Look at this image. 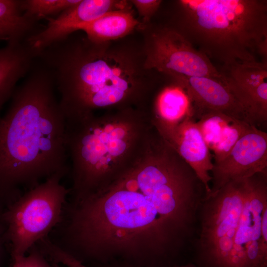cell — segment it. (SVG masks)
Returning <instances> with one entry per match:
<instances>
[{
  "label": "cell",
  "mask_w": 267,
  "mask_h": 267,
  "mask_svg": "<svg viewBox=\"0 0 267 267\" xmlns=\"http://www.w3.org/2000/svg\"><path fill=\"white\" fill-rule=\"evenodd\" d=\"M226 85L247 111L252 123L267 121V63L239 61L219 69Z\"/></svg>",
  "instance_id": "obj_11"
},
{
  "label": "cell",
  "mask_w": 267,
  "mask_h": 267,
  "mask_svg": "<svg viewBox=\"0 0 267 267\" xmlns=\"http://www.w3.org/2000/svg\"><path fill=\"white\" fill-rule=\"evenodd\" d=\"M167 24L222 65L267 62L266 0H178Z\"/></svg>",
  "instance_id": "obj_5"
},
{
  "label": "cell",
  "mask_w": 267,
  "mask_h": 267,
  "mask_svg": "<svg viewBox=\"0 0 267 267\" xmlns=\"http://www.w3.org/2000/svg\"><path fill=\"white\" fill-rule=\"evenodd\" d=\"M0 117V208L51 176L69 171L65 118L51 75L40 61Z\"/></svg>",
  "instance_id": "obj_3"
},
{
  "label": "cell",
  "mask_w": 267,
  "mask_h": 267,
  "mask_svg": "<svg viewBox=\"0 0 267 267\" xmlns=\"http://www.w3.org/2000/svg\"><path fill=\"white\" fill-rule=\"evenodd\" d=\"M129 5L125 0H81L56 18H48L46 25L29 36L25 42L36 53L80 31L83 26L104 14Z\"/></svg>",
  "instance_id": "obj_12"
},
{
  "label": "cell",
  "mask_w": 267,
  "mask_h": 267,
  "mask_svg": "<svg viewBox=\"0 0 267 267\" xmlns=\"http://www.w3.org/2000/svg\"><path fill=\"white\" fill-rule=\"evenodd\" d=\"M267 207V172L247 178L246 198L227 267H267L261 250V225Z\"/></svg>",
  "instance_id": "obj_9"
},
{
  "label": "cell",
  "mask_w": 267,
  "mask_h": 267,
  "mask_svg": "<svg viewBox=\"0 0 267 267\" xmlns=\"http://www.w3.org/2000/svg\"><path fill=\"white\" fill-rule=\"evenodd\" d=\"M157 130L193 169L208 195L211 191L212 156L195 119L189 116L174 126Z\"/></svg>",
  "instance_id": "obj_14"
},
{
  "label": "cell",
  "mask_w": 267,
  "mask_h": 267,
  "mask_svg": "<svg viewBox=\"0 0 267 267\" xmlns=\"http://www.w3.org/2000/svg\"><path fill=\"white\" fill-rule=\"evenodd\" d=\"M81 0H22L23 11L28 16L39 21L64 10L77 3Z\"/></svg>",
  "instance_id": "obj_20"
},
{
  "label": "cell",
  "mask_w": 267,
  "mask_h": 267,
  "mask_svg": "<svg viewBox=\"0 0 267 267\" xmlns=\"http://www.w3.org/2000/svg\"><path fill=\"white\" fill-rule=\"evenodd\" d=\"M110 267H134V266H123V265H116V266H113ZM166 267H197L195 265L188 264V265H186L184 266H181Z\"/></svg>",
  "instance_id": "obj_25"
},
{
  "label": "cell",
  "mask_w": 267,
  "mask_h": 267,
  "mask_svg": "<svg viewBox=\"0 0 267 267\" xmlns=\"http://www.w3.org/2000/svg\"><path fill=\"white\" fill-rule=\"evenodd\" d=\"M41 248L49 261L66 267H88L47 238L42 241Z\"/></svg>",
  "instance_id": "obj_21"
},
{
  "label": "cell",
  "mask_w": 267,
  "mask_h": 267,
  "mask_svg": "<svg viewBox=\"0 0 267 267\" xmlns=\"http://www.w3.org/2000/svg\"><path fill=\"white\" fill-rule=\"evenodd\" d=\"M247 178L230 181L201 206L197 267H227L247 193Z\"/></svg>",
  "instance_id": "obj_7"
},
{
  "label": "cell",
  "mask_w": 267,
  "mask_h": 267,
  "mask_svg": "<svg viewBox=\"0 0 267 267\" xmlns=\"http://www.w3.org/2000/svg\"><path fill=\"white\" fill-rule=\"evenodd\" d=\"M35 55L25 41L7 43L0 48V117L19 81L31 69Z\"/></svg>",
  "instance_id": "obj_16"
},
{
  "label": "cell",
  "mask_w": 267,
  "mask_h": 267,
  "mask_svg": "<svg viewBox=\"0 0 267 267\" xmlns=\"http://www.w3.org/2000/svg\"><path fill=\"white\" fill-rule=\"evenodd\" d=\"M264 172H267V133L253 126L222 160L213 163L211 191L205 198L230 181Z\"/></svg>",
  "instance_id": "obj_10"
},
{
  "label": "cell",
  "mask_w": 267,
  "mask_h": 267,
  "mask_svg": "<svg viewBox=\"0 0 267 267\" xmlns=\"http://www.w3.org/2000/svg\"><path fill=\"white\" fill-rule=\"evenodd\" d=\"M3 210L0 208V266L6 251H8L5 239L6 228L2 218Z\"/></svg>",
  "instance_id": "obj_24"
},
{
  "label": "cell",
  "mask_w": 267,
  "mask_h": 267,
  "mask_svg": "<svg viewBox=\"0 0 267 267\" xmlns=\"http://www.w3.org/2000/svg\"><path fill=\"white\" fill-rule=\"evenodd\" d=\"M167 76L182 87L188 95L194 119L208 113L219 112L253 125L247 111L225 82L206 77L177 74Z\"/></svg>",
  "instance_id": "obj_13"
},
{
  "label": "cell",
  "mask_w": 267,
  "mask_h": 267,
  "mask_svg": "<svg viewBox=\"0 0 267 267\" xmlns=\"http://www.w3.org/2000/svg\"><path fill=\"white\" fill-rule=\"evenodd\" d=\"M38 21L24 13L21 0H0V41H25L38 30Z\"/></svg>",
  "instance_id": "obj_19"
},
{
  "label": "cell",
  "mask_w": 267,
  "mask_h": 267,
  "mask_svg": "<svg viewBox=\"0 0 267 267\" xmlns=\"http://www.w3.org/2000/svg\"><path fill=\"white\" fill-rule=\"evenodd\" d=\"M50 262H51V261H50ZM52 263H53V265H54V267H60L59 266V264H57V263H54V262H52Z\"/></svg>",
  "instance_id": "obj_26"
},
{
  "label": "cell",
  "mask_w": 267,
  "mask_h": 267,
  "mask_svg": "<svg viewBox=\"0 0 267 267\" xmlns=\"http://www.w3.org/2000/svg\"><path fill=\"white\" fill-rule=\"evenodd\" d=\"M147 110L151 123L156 129L174 126L187 117L193 116L188 95L175 81L159 90L151 108Z\"/></svg>",
  "instance_id": "obj_17"
},
{
  "label": "cell",
  "mask_w": 267,
  "mask_h": 267,
  "mask_svg": "<svg viewBox=\"0 0 267 267\" xmlns=\"http://www.w3.org/2000/svg\"><path fill=\"white\" fill-rule=\"evenodd\" d=\"M206 189L159 136L102 188L65 210L62 240L81 261L164 267L191 236Z\"/></svg>",
  "instance_id": "obj_1"
},
{
  "label": "cell",
  "mask_w": 267,
  "mask_h": 267,
  "mask_svg": "<svg viewBox=\"0 0 267 267\" xmlns=\"http://www.w3.org/2000/svg\"><path fill=\"white\" fill-rule=\"evenodd\" d=\"M143 26L135 18L129 5L104 14L83 26L80 31H83L91 41L100 43L125 38L134 30H141Z\"/></svg>",
  "instance_id": "obj_18"
},
{
  "label": "cell",
  "mask_w": 267,
  "mask_h": 267,
  "mask_svg": "<svg viewBox=\"0 0 267 267\" xmlns=\"http://www.w3.org/2000/svg\"><path fill=\"white\" fill-rule=\"evenodd\" d=\"M65 175L51 176L3 209L5 239L12 260L25 256L62 222L70 192L61 183Z\"/></svg>",
  "instance_id": "obj_6"
},
{
  "label": "cell",
  "mask_w": 267,
  "mask_h": 267,
  "mask_svg": "<svg viewBox=\"0 0 267 267\" xmlns=\"http://www.w3.org/2000/svg\"><path fill=\"white\" fill-rule=\"evenodd\" d=\"M94 42L74 33L36 53L59 95L65 120L97 111L144 107L154 88L143 44Z\"/></svg>",
  "instance_id": "obj_2"
},
{
  "label": "cell",
  "mask_w": 267,
  "mask_h": 267,
  "mask_svg": "<svg viewBox=\"0 0 267 267\" xmlns=\"http://www.w3.org/2000/svg\"><path fill=\"white\" fill-rule=\"evenodd\" d=\"M141 30L148 69L166 75L206 77L224 81L211 60L169 25L148 23Z\"/></svg>",
  "instance_id": "obj_8"
},
{
  "label": "cell",
  "mask_w": 267,
  "mask_h": 267,
  "mask_svg": "<svg viewBox=\"0 0 267 267\" xmlns=\"http://www.w3.org/2000/svg\"><path fill=\"white\" fill-rule=\"evenodd\" d=\"M136 8L144 25L149 23L150 19L160 6L161 0H130Z\"/></svg>",
  "instance_id": "obj_23"
},
{
  "label": "cell",
  "mask_w": 267,
  "mask_h": 267,
  "mask_svg": "<svg viewBox=\"0 0 267 267\" xmlns=\"http://www.w3.org/2000/svg\"><path fill=\"white\" fill-rule=\"evenodd\" d=\"M71 202L106 186L144 152L155 133L145 109L104 111L66 120Z\"/></svg>",
  "instance_id": "obj_4"
},
{
  "label": "cell",
  "mask_w": 267,
  "mask_h": 267,
  "mask_svg": "<svg viewBox=\"0 0 267 267\" xmlns=\"http://www.w3.org/2000/svg\"><path fill=\"white\" fill-rule=\"evenodd\" d=\"M196 123L209 149L213 152V163L222 160L254 126L219 112L203 114Z\"/></svg>",
  "instance_id": "obj_15"
},
{
  "label": "cell",
  "mask_w": 267,
  "mask_h": 267,
  "mask_svg": "<svg viewBox=\"0 0 267 267\" xmlns=\"http://www.w3.org/2000/svg\"><path fill=\"white\" fill-rule=\"evenodd\" d=\"M28 255L13 260L12 267H54L37 244L29 251Z\"/></svg>",
  "instance_id": "obj_22"
}]
</instances>
